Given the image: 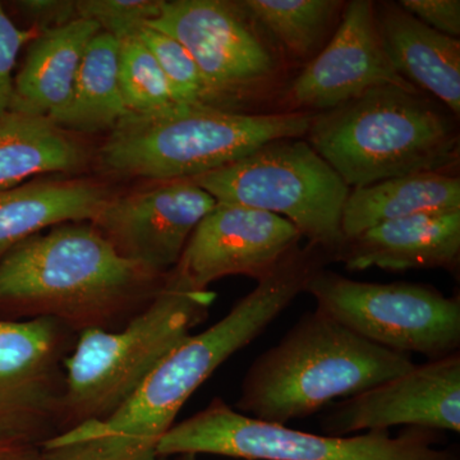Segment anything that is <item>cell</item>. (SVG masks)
I'll return each mask as SVG.
<instances>
[{
  "mask_svg": "<svg viewBox=\"0 0 460 460\" xmlns=\"http://www.w3.org/2000/svg\"><path fill=\"white\" fill-rule=\"evenodd\" d=\"M440 432L407 428L359 435L310 434L239 413L222 398L190 419L174 423L156 447L160 459L181 454H213L243 460H460L438 447Z\"/></svg>",
  "mask_w": 460,
  "mask_h": 460,
  "instance_id": "obj_6",
  "label": "cell"
},
{
  "mask_svg": "<svg viewBox=\"0 0 460 460\" xmlns=\"http://www.w3.org/2000/svg\"><path fill=\"white\" fill-rule=\"evenodd\" d=\"M314 115L246 113L180 102L150 113L128 111L96 150L95 162L120 177L195 180L270 142L305 137Z\"/></svg>",
  "mask_w": 460,
  "mask_h": 460,
  "instance_id": "obj_4",
  "label": "cell"
},
{
  "mask_svg": "<svg viewBox=\"0 0 460 460\" xmlns=\"http://www.w3.org/2000/svg\"><path fill=\"white\" fill-rule=\"evenodd\" d=\"M137 36L159 63L175 102L217 108L195 59L177 39L148 23Z\"/></svg>",
  "mask_w": 460,
  "mask_h": 460,
  "instance_id": "obj_24",
  "label": "cell"
},
{
  "mask_svg": "<svg viewBox=\"0 0 460 460\" xmlns=\"http://www.w3.org/2000/svg\"><path fill=\"white\" fill-rule=\"evenodd\" d=\"M456 210H460L458 177L449 172H416L350 190L341 232L348 241L390 220Z\"/></svg>",
  "mask_w": 460,
  "mask_h": 460,
  "instance_id": "obj_20",
  "label": "cell"
},
{
  "mask_svg": "<svg viewBox=\"0 0 460 460\" xmlns=\"http://www.w3.org/2000/svg\"><path fill=\"white\" fill-rule=\"evenodd\" d=\"M305 138L350 190L416 172H449L459 160L453 118L420 91L394 84L314 114Z\"/></svg>",
  "mask_w": 460,
  "mask_h": 460,
  "instance_id": "obj_3",
  "label": "cell"
},
{
  "mask_svg": "<svg viewBox=\"0 0 460 460\" xmlns=\"http://www.w3.org/2000/svg\"><path fill=\"white\" fill-rule=\"evenodd\" d=\"M301 238L278 215L217 202L190 235L174 270L198 289L234 275L259 281L299 247Z\"/></svg>",
  "mask_w": 460,
  "mask_h": 460,
  "instance_id": "obj_14",
  "label": "cell"
},
{
  "mask_svg": "<svg viewBox=\"0 0 460 460\" xmlns=\"http://www.w3.org/2000/svg\"><path fill=\"white\" fill-rule=\"evenodd\" d=\"M385 84L420 91L390 62L374 3L353 0L344 5L341 23L328 44L288 87L286 102L289 111L316 114Z\"/></svg>",
  "mask_w": 460,
  "mask_h": 460,
  "instance_id": "obj_13",
  "label": "cell"
},
{
  "mask_svg": "<svg viewBox=\"0 0 460 460\" xmlns=\"http://www.w3.org/2000/svg\"><path fill=\"white\" fill-rule=\"evenodd\" d=\"M192 181L217 202L284 217L332 260L343 247L341 217L350 189L305 140L270 142Z\"/></svg>",
  "mask_w": 460,
  "mask_h": 460,
  "instance_id": "obj_7",
  "label": "cell"
},
{
  "mask_svg": "<svg viewBox=\"0 0 460 460\" xmlns=\"http://www.w3.org/2000/svg\"><path fill=\"white\" fill-rule=\"evenodd\" d=\"M118 77L129 113H150L175 102L159 63L137 35L119 40Z\"/></svg>",
  "mask_w": 460,
  "mask_h": 460,
  "instance_id": "obj_23",
  "label": "cell"
},
{
  "mask_svg": "<svg viewBox=\"0 0 460 460\" xmlns=\"http://www.w3.org/2000/svg\"><path fill=\"white\" fill-rule=\"evenodd\" d=\"M36 35L35 30L20 29L0 3V115L7 113L11 105L18 56Z\"/></svg>",
  "mask_w": 460,
  "mask_h": 460,
  "instance_id": "obj_26",
  "label": "cell"
},
{
  "mask_svg": "<svg viewBox=\"0 0 460 460\" xmlns=\"http://www.w3.org/2000/svg\"><path fill=\"white\" fill-rule=\"evenodd\" d=\"M78 335L54 319H0V438L41 447L59 434L65 363Z\"/></svg>",
  "mask_w": 460,
  "mask_h": 460,
  "instance_id": "obj_10",
  "label": "cell"
},
{
  "mask_svg": "<svg viewBox=\"0 0 460 460\" xmlns=\"http://www.w3.org/2000/svg\"><path fill=\"white\" fill-rule=\"evenodd\" d=\"M199 456H193V454H181V456H172V459L165 460H199Z\"/></svg>",
  "mask_w": 460,
  "mask_h": 460,
  "instance_id": "obj_30",
  "label": "cell"
},
{
  "mask_svg": "<svg viewBox=\"0 0 460 460\" xmlns=\"http://www.w3.org/2000/svg\"><path fill=\"white\" fill-rule=\"evenodd\" d=\"M239 4L283 56L307 63L320 53L344 9L337 0H242Z\"/></svg>",
  "mask_w": 460,
  "mask_h": 460,
  "instance_id": "obj_22",
  "label": "cell"
},
{
  "mask_svg": "<svg viewBox=\"0 0 460 460\" xmlns=\"http://www.w3.org/2000/svg\"><path fill=\"white\" fill-rule=\"evenodd\" d=\"M164 0H77L78 17L98 23L118 40L137 35L156 20Z\"/></svg>",
  "mask_w": 460,
  "mask_h": 460,
  "instance_id": "obj_25",
  "label": "cell"
},
{
  "mask_svg": "<svg viewBox=\"0 0 460 460\" xmlns=\"http://www.w3.org/2000/svg\"><path fill=\"white\" fill-rule=\"evenodd\" d=\"M215 299L213 290L198 289L172 270L159 295L122 329L78 334L65 363L59 434L113 414L208 319Z\"/></svg>",
  "mask_w": 460,
  "mask_h": 460,
  "instance_id": "obj_5",
  "label": "cell"
},
{
  "mask_svg": "<svg viewBox=\"0 0 460 460\" xmlns=\"http://www.w3.org/2000/svg\"><path fill=\"white\" fill-rule=\"evenodd\" d=\"M119 40L104 31L84 51L71 102L51 122L74 135L111 132L128 113L118 77Z\"/></svg>",
  "mask_w": 460,
  "mask_h": 460,
  "instance_id": "obj_21",
  "label": "cell"
},
{
  "mask_svg": "<svg viewBox=\"0 0 460 460\" xmlns=\"http://www.w3.org/2000/svg\"><path fill=\"white\" fill-rule=\"evenodd\" d=\"M115 190L91 177H35L0 187V256L51 226L93 222Z\"/></svg>",
  "mask_w": 460,
  "mask_h": 460,
  "instance_id": "obj_16",
  "label": "cell"
},
{
  "mask_svg": "<svg viewBox=\"0 0 460 460\" xmlns=\"http://www.w3.org/2000/svg\"><path fill=\"white\" fill-rule=\"evenodd\" d=\"M12 5L38 33L59 29L80 18L77 0H18Z\"/></svg>",
  "mask_w": 460,
  "mask_h": 460,
  "instance_id": "obj_27",
  "label": "cell"
},
{
  "mask_svg": "<svg viewBox=\"0 0 460 460\" xmlns=\"http://www.w3.org/2000/svg\"><path fill=\"white\" fill-rule=\"evenodd\" d=\"M168 275L124 259L90 222L59 224L0 256V319L47 317L77 335L115 332L151 304Z\"/></svg>",
  "mask_w": 460,
  "mask_h": 460,
  "instance_id": "obj_1",
  "label": "cell"
},
{
  "mask_svg": "<svg viewBox=\"0 0 460 460\" xmlns=\"http://www.w3.org/2000/svg\"><path fill=\"white\" fill-rule=\"evenodd\" d=\"M0 460H44L41 447L0 438Z\"/></svg>",
  "mask_w": 460,
  "mask_h": 460,
  "instance_id": "obj_29",
  "label": "cell"
},
{
  "mask_svg": "<svg viewBox=\"0 0 460 460\" xmlns=\"http://www.w3.org/2000/svg\"><path fill=\"white\" fill-rule=\"evenodd\" d=\"M305 293L316 310L359 337L429 361L459 352L460 298L423 284L367 283L321 269Z\"/></svg>",
  "mask_w": 460,
  "mask_h": 460,
  "instance_id": "obj_8",
  "label": "cell"
},
{
  "mask_svg": "<svg viewBox=\"0 0 460 460\" xmlns=\"http://www.w3.org/2000/svg\"><path fill=\"white\" fill-rule=\"evenodd\" d=\"M460 259V210L413 215L378 224L348 239L334 256L350 271L378 268L456 270Z\"/></svg>",
  "mask_w": 460,
  "mask_h": 460,
  "instance_id": "obj_15",
  "label": "cell"
},
{
  "mask_svg": "<svg viewBox=\"0 0 460 460\" xmlns=\"http://www.w3.org/2000/svg\"><path fill=\"white\" fill-rule=\"evenodd\" d=\"M390 62L404 80L460 114V41L420 22L398 3L375 5Z\"/></svg>",
  "mask_w": 460,
  "mask_h": 460,
  "instance_id": "obj_18",
  "label": "cell"
},
{
  "mask_svg": "<svg viewBox=\"0 0 460 460\" xmlns=\"http://www.w3.org/2000/svg\"><path fill=\"white\" fill-rule=\"evenodd\" d=\"M102 31L78 18L59 29L38 33L27 44L25 60L14 75L8 111L53 120L71 102L87 45Z\"/></svg>",
  "mask_w": 460,
  "mask_h": 460,
  "instance_id": "obj_17",
  "label": "cell"
},
{
  "mask_svg": "<svg viewBox=\"0 0 460 460\" xmlns=\"http://www.w3.org/2000/svg\"><path fill=\"white\" fill-rule=\"evenodd\" d=\"M217 202L192 180L148 181L115 193L91 224L124 259L168 275Z\"/></svg>",
  "mask_w": 460,
  "mask_h": 460,
  "instance_id": "obj_11",
  "label": "cell"
},
{
  "mask_svg": "<svg viewBox=\"0 0 460 460\" xmlns=\"http://www.w3.org/2000/svg\"><path fill=\"white\" fill-rule=\"evenodd\" d=\"M399 5L411 16L445 35H460L459 0H402Z\"/></svg>",
  "mask_w": 460,
  "mask_h": 460,
  "instance_id": "obj_28",
  "label": "cell"
},
{
  "mask_svg": "<svg viewBox=\"0 0 460 460\" xmlns=\"http://www.w3.org/2000/svg\"><path fill=\"white\" fill-rule=\"evenodd\" d=\"M410 354L359 337L319 310L305 314L251 363L234 410L288 425L414 367Z\"/></svg>",
  "mask_w": 460,
  "mask_h": 460,
  "instance_id": "obj_2",
  "label": "cell"
},
{
  "mask_svg": "<svg viewBox=\"0 0 460 460\" xmlns=\"http://www.w3.org/2000/svg\"><path fill=\"white\" fill-rule=\"evenodd\" d=\"M323 435L389 431L393 426L460 432V353L416 365L350 396L320 420Z\"/></svg>",
  "mask_w": 460,
  "mask_h": 460,
  "instance_id": "obj_12",
  "label": "cell"
},
{
  "mask_svg": "<svg viewBox=\"0 0 460 460\" xmlns=\"http://www.w3.org/2000/svg\"><path fill=\"white\" fill-rule=\"evenodd\" d=\"M189 50L217 108L243 111L271 95L284 75V57L239 2L172 0L148 22Z\"/></svg>",
  "mask_w": 460,
  "mask_h": 460,
  "instance_id": "obj_9",
  "label": "cell"
},
{
  "mask_svg": "<svg viewBox=\"0 0 460 460\" xmlns=\"http://www.w3.org/2000/svg\"><path fill=\"white\" fill-rule=\"evenodd\" d=\"M93 150L81 138L48 118L13 111L0 115V187L48 174H77Z\"/></svg>",
  "mask_w": 460,
  "mask_h": 460,
  "instance_id": "obj_19",
  "label": "cell"
}]
</instances>
